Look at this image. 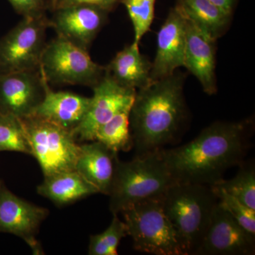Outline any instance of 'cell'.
<instances>
[{
	"instance_id": "obj_1",
	"label": "cell",
	"mask_w": 255,
	"mask_h": 255,
	"mask_svg": "<svg viewBox=\"0 0 255 255\" xmlns=\"http://www.w3.org/2000/svg\"><path fill=\"white\" fill-rule=\"evenodd\" d=\"M251 129L248 121L216 122L184 145L161 149V155L176 182L211 187L243 163Z\"/></svg>"
},
{
	"instance_id": "obj_2",
	"label": "cell",
	"mask_w": 255,
	"mask_h": 255,
	"mask_svg": "<svg viewBox=\"0 0 255 255\" xmlns=\"http://www.w3.org/2000/svg\"><path fill=\"white\" fill-rule=\"evenodd\" d=\"M184 76L172 75L136 90L130 113L135 156L164 148L179 136L187 117Z\"/></svg>"
},
{
	"instance_id": "obj_3",
	"label": "cell",
	"mask_w": 255,
	"mask_h": 255,
	"mask_svg": "<svg viewBox=\"0 0 255 255\" xmlns=\"http://www.w3.org/2000/svg\"><path fill=\"white\" fill-rule=\"evenodd\" d=\"M219 199L209 186L172 184L162 196L164 214L173 226L186 255H195L211 223Z\"/></svg>"
},
{
	"instance_id": "obj_4",
	"label": "cell",
	"mask_w": 255,
	"mask_h": 255,
	"mask_svg": "<svg viewBox=\"0 0 255 255\" xmlns=\"http://www.w3.org/2000/svg\"><path fill=\"white\" fill-rule=\"evenodd\" d=\"M160 150L135 156L128 162L116 161L113 182L109 196L112 214L146 199L160 198L175 184Z\"/></svg>"
},
{
	"instance_id": "obj_5",
	"label": "cell",
	"mask_w": 255,
	"mask_h": 255,
	"mask_svg": "<svg viewBox=\"0 0 255 255\" xmlns=\"http://www.w3.org/2000/svg\"><path fill=\"white\" fill-rule=\"evenodd\" d=\"M135 251L155 255H186L164 212L162 197L132 204L122 213Z\"/></svg>"
},
{
	"instance_id": "obj_6",
	"label": "cell",
	"mask_w": 255,
	"mask_h": 255,
	"mask_svg": "<svg viewBox=\"0 0 255 255\" xmlns=\"http://www.w3.org/2000/svg\"><path fill=\"white\" fill-rule=\"evenodd\" d=\"M31 155L39 164L44 177L75 170L80 145L71 130L45 119H21Z\"/></svg>"
},
{
	"instance_id": "obj_7",
	"label": "cell",
	"mask_w": 255,
	"mask_h": 255,
	"mask_svg": "<svg viewBox=\"0 0 255 255\" xmlns=\"http://www.w3.org/2000/svg\"><path fill=\"white\" fill-rule=\"evenodd\" d=\"M38 71L48 83L95 87L105 67L92 60L87 50L58 36L46 45Z\"/></svg>"
},
{
	"instance_id": "obj_8",
	"label": "cell",
	"mask_w": 255,
	"mask_h": 255,
	"mask_svg": "<svg viewBox=\"0 0 255 255\" xmlns=\"http://www.w3.org/2000/svg\"><path fill=\"white\" fill-rule=\"evenodd\" d=\"M50 21L46 16L23 17L0 39V73L38 70Z\"/></svg>"
},
{
	"instance_id": "obj_9",
	"label": "cell",
	"mask_w": 255,
	"mask_h": 255,
	"mask_svg": "<svg viewBox=\"0 0 255 255\" xmlns=\"http://www.w3.org/2000/svg\"><path fill=\"white\" fill-rule=\"evenodd\" d=\"M94 95L83 120L73 131L83 141L95 140L96 132L106 122L125 109L130 108L136 90L122 86L105 72L103 78L92 87Z\"/></svg>"
},
{
	"instance_id": "obj_10",
	"label": "cell",
	"mask_w": 255,
	"mask_h": 255,
	"mask_svg": "<svg viewBox=\"0 0 255 255\" xmlns=\"http://www.w3.org/2000/svg\"><path fill=\"white\" fill-rule=\"evenodd\" d=\"M48 85L38 70L0 73V112L20 119L33 117Z\"/></svg>"
},
{
	"instance_id": "obj_11",
	"label": "cell",
	"mask_w": 255,
	"mask_h": 255,
	"mask_svg": "<svg viewBox=\"0 0 255 255\" xmlns=\"http://www.w3.org/2000/svg\"><path fill=\"white\" fill-rule=\"evenodd\" d=\"M255 253V236L242 227L218 201L209 229L195 255H252Z\"/></svg>"
},
{
	"instance_id": "obj_12",
	"label": "cell",
	"mask_w": 255,
	"mask_h": 255,
	"mask_svg": "<svg viewBox=\"0 0 255 255\" xmlns=\"http://www.w3.org/2000/svg\"><path fill=\"white\" fill-rule=\"evenodd\" d=\"M49 214L48 209L34 205L15 195L4 184L0 189V233L22 238L34 254H43L36 235L42 222Z\"/></svg>"
},
{
	"instance_id": "obj_13",
	"label": "cell",
	"mask_w": 255,
	"mask_h": 255,
	"mask_svg": "<svg viewBox=\"0 0 255 255\" xmlns=\"http://www.w3.org/2000/svg\"><path fill=\"white\" fill-rule=\"evenodd\" d=\"M50 26L58 36L82 49H88L92 42L108 19L109 11L92 5L78 4L53 11Z\"/></svg>"
},
{
	"instance_id": "obj_14",
	"label": "cell",
	"mask_w": 255,
	"mask_h": 255,
	"mask_svg": "<svg viewBox=\"0 0 255 255\" xmlns=\"http://www.w3.org/2000/svg\"><path fill=\"white\" fill-rule=\"evenodd\" d=\"M187 18L175 6L169 10L157 37V50L152 63V82L169 76L184 65Z\"/></svg>"
},
{
	"instance_id": "obj_15",
	"label": "cell",
	"mask_w": 255,
	"mask_h": 255,
	"mask_svg": "<svg viewBox=\"0 0 255 255\" xmlns=\"http://www.w3.org/2000/svg\"><path fill=\"white\" fill-rule=\"evenodd\" d=\"M216 41L187 18L183 67L197 78L203 90L209 95L217 92Z\"/></svg>"
},
{
	"instance_id": "obj_16",
	"label": "cell",
	"mask_w": 255,
	"mask_h": 255,
	"mask_svg": "<svg viewBox=\"0 0 255 255\" xmlns=\"http://www.w3.org/2000/svg\"><path fill=\"white\" fill-rule=\"evenodd\" d=\"M90 102L91 97L70 92H54L48 85L44 98L33 116L73 132L83 120Z\"/></svg>"
},
{
	"instance_id": "obj_17",
	"label": "cell",
	"mask_w": 255,
	"mask_h": 255,
	"mask_svg": "<svg viewBox=\"0 0 255 255\" xmlns=\"http://www.w3.org/2000/svg\"><path fill=\"white\" fill-rule=\"evenodd\" d=\"M80 145L75 170L95 186L99 192L109 196L118 153L97 140Z\"/></svg>"
},
{
	"instance_id": "obj_18",
	"label": "cell",
	"mask_w": 255,
	"mask_h": 255,
	"mask_svg": "<svg viewBox=\"0 0 255 255\" xmlns=\"http://www.w3.org/2000/svg\"><path fill=\"white\" fill-rule=\"evenodd\" d=\"M151 69L152 63L140 53L139 45L132 43L115 55L105 72L122 86L137 90L152 82Z\"/></svg>"
},
{
	"instance_id": "obj_19",
	"label": "cell",
	"mask_w": 255,
	"mask_h": 255,
	"mask_svg": "<svg viewBox=\"0 0 255 255\" xmlns=\"http://www.w3.org/2000/svg\"><path fill=\"white\" fill-rule=\"evenodd\" d=\"M37 192L57 206L71 204L100 193L75 169L45 177L44 181L37 187Z\"/></svg>"
},
{
	"instance_id": "obj_20",
	"label": "cell",
	"mask_w": 255,
	"mask_h": 255,
	"mask_svg": "<svg viewBox=\"0 0 255 255\" xmlns=\"http://www.w3.org/2000/svg\"><path fill=\"white\" fill-rule=\"evenodd\" d=\"M175 6L186 18L216 41L224 34L232 17L209 0H177Z\"/></svg>"
},
{
	"instance_id": "obj_21",
	"label": "cell",
	"mask_w": 255,
	"mask_h": 255,
	"mask_svg": "<svg viewBox=\"0 0 255 255\" xmlns=\"http://www.w3.org/2000/svg\"><path fill=\"white\" fill-rule=\"evenodd\" d=\"M130 109L121 111L100 127L96 132L95 140L116 153L131 150L134 144L130 128Z\"/></svg>"
},
{
	"instance_id": "obj_22",
	"label": "cell",
	"mask_w": 255,
	"mask_h": 255,
	"mask_svg": "<svg viewBox=\"0 0 255 255\" xmlns=\"http://www.w3.org/2000/svg\"><path fill=\"white\" fill-rule=\"evenodd\" d=\"M236 177L229 180L222 179L211 187L222 189L255 211V168L254 164H241Z\"/></svg>"
},
{
	"instance_id": "obj_23",
	"label": "cell",
	"mask_w": 255,
	"mask_h": 255,
	"mask_svg": "<svg viewBox=\"0 0 255 255\" xmlns=\"http://www.w3.org/2000/svg\"><path fill=\"white\" fill-rule=\"evenodd\" d=\"M11 151L31 155L21 119L0 112V152Z\"/></svg>"
},
{
	"instance_id": "obj_24",
	"label": "cell",
	"mask_w": 255,
	"mask_h": 255,
	"mask_svg": "<svg viewBox=\"0 0 255 255\" xmlns=\"http://www.w3.org/2000/svg\"><path fill=\"white\" fill-rule=\"evenodd\" d=\"M128 236L125 223L114 214L110 226L100 234L90 236L88 254L90 255H117L121 241Z\"/></svg>"
},
{
	"instance_id": "obj_25",
	"label": "cell",
	"mask_w": 255,
	"mask_h": 255,
	"mask_svg": "<svg viewBox=\"0 0 255 255\" xmlns=\"http://www.w3.org/2000/svg\"><path fill=\"white\" fill-rule=\"evenodd\" d=\"M156 0H121L131 21L134 31L132 43L140 44L142 37L150 31L155 16Z\"/></svg>"
},
{
	"instance_id": "obj_26",
	"label": "cell",
	"mask_w": 255,
	"mask_h": 255,
	"mask_svg": "<svg viewBox=\"0 0 255 255\" xmlns=\"http://www.w3.org/2000/svg\"><path fill=\"white\" fill-rule=\"evenodd\" d=\"M218 199L240 225L255 236V211L222 189L211 187Z\"/></svg>"
},
{
	"instance_id": "obj_27",
	"label": "cell",
	"mask_w": 255,
	"mask_h": 255,
	"mask_svg": "<svg viewBox=\"0 0 255 255\" xmlns=\"http://www.w3.org/2000/svg\"><path fill=\"white\" fill-rule=\"evenodd\" d=\"M15 11L23 17H38L45 15L46 0H8Z\"/></svg>"
},
{
	"instance_id": "obj_28",
	"label": "cell",
	"mask_w": 255,
	"mask_h": 255,
	"mask_svg": "<svg viewBox=\"0 0 255 255\" xmlns=\"http://www.w3.org/2000/svg\"><path fill=\"white\" fill-rule=\"evenodd\" d=\"M120 2L121 0H58L55 10L73 5L87 4L102 8L110 12Z\"/></svg>"
},
{
	"instance_id": "obj_29",
	"label": "cell",
	"mask_w": 255,
	"mask_h": 255,
	"mask_svg": "<svg viewBox=\"0 0 255 255\" xmlns=\"http://www.w3.org/2000/svg\"><path fill=\"white\" fill-rule=\"evenodd\" d=\"M213 4L223 10L226 14L232 16L238 0H209Z\"/></svg>"
},
{
	"instance_id": "obj_30",
	"label": "cell",
	"mask_w": 255,
	"mask_h": 255,
	"mask_svg": "<svg viewBox=\"0 0 255 255\" xmlns=\"http://www.w3.org/2000/svg\"><path fill=\"white\" fill-rule=\"evenodd\" d=\"M58 0H49V6L52 11H54Z\"/></svg>"
},
{
	"instance_id": "obj_31",
	"label": "cell",
	"mask_w": 255,
	"mask_h": 255,
	"mask_svg": "<svg viewBox=\"0 0 255 255\" xmlns=\"http://www.w3.org/2000/svg\"><path fill=\"white\" fill-rule=\"evenodd\" d=\"M1 185H2V183L0 181V189H1Z\"/></svg>"
}]
</instances>
